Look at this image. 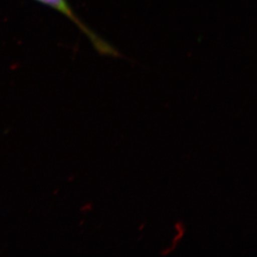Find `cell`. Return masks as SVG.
<instances>
[{"instance_id": "cell-1", "label": "cell", "mask_w": 257, "mask_h": 257, "mask_svg": "<svg viewBox=\"0 0 257 257\" xmlns=\"http://www.w3.org/2000/svg\"><path fill=\"white\" fill-rule=\"evenodd\" d=\"M34 1L56 10L57 12L60 13L68 18V20H71L78 29H80L82 33L85 34L98 54L105 56L113 57V58L122 57L114 47L111 45L109 43H107L106 40H103L101 37L95 34L92 29L87 27V25L74 13L68 0H34Z\"/></svg>"}]
</instances>
